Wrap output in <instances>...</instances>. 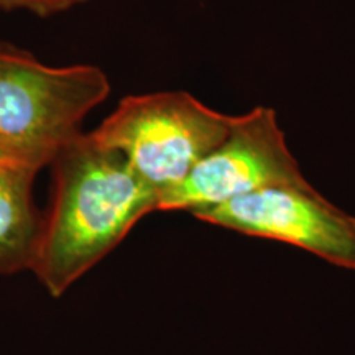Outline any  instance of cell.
Instances as JSON below:
<instances>
[{
    "label": "cell",
    "mask_w": 355,
    "mask_h": 355,
    "mask_svg": "<svg viewBox=\"0 0 355 355\" xmlns=\"http://www.w3.org/2000/svg\"><path fill=\"white\" fill-rule=\"evenodd\" d=\"M51 207L43 217L32 272L60 298L135 227L158 211V193L121 153L81 133L51 162Z\"/></svg>",
    "instance_id": "obj_1"
},
{
    "label": "cell",
    "mask_w": 355,
    "mask_h": 355,
    "mask_svg": "<svg viewBox=\"0 0 355 355\" xmlns=\"http://www.w3.org/2000/svg\"><path fill=\"white\" fill-rule=\"evenodd\" d=\"M109 92V79L97 66H48L0 46V144L42 170L81 135L86 115Z\"/></svg>",
    "instance_id": "obj_2"
},
{
    "label": "cell",
    "mask_w": 355,
    "mask_h": 355,
    "mask_svg": "<svg viewBox=\"0 0 355 355\" xmlns=\"http://www.w3.org/2000/svg\"><path fill=\"white\" fill-rule=\"evenodd\" d=\"M232 122L188 92L165 91L125 97L91 135L121 153L159 198L229 135Z\"/></svg>",
    "instance_id": "obj_3"
},
{
    "label": "cell",
    "mask_w": 355,
    "mask_h": 355,
    "mask_svg": "<svg viewBox=\"0 0 355 355\" xmlns=\"http://www.w3.org/2000/svg\"><path fill=\"white\" fill-rule=\"evenodd\" d=\"M272 107L234 115L229 135L158 198V211L194 212L273 186L308 184Z\"/></svg>",
    "instance_id": "obj_4"
},
{
    "label": "cell",
    "mask_w": 355,
    "mask_h": 355,
    "mask_svg": "<svg viewBox=\"0 0 355 355\" xmlns=\"http://www.w3.org/2000/svg\"><path fill=\"white\" fill-rule=\"evenodd\" d=\"M193 216L217 227L298 247L355 273V216L311 183L265 188Z\"/></svg>",
    "instance_id": "obj_5"
},
{
    "label": "cell",
    "mask_w": 355,
    "mask_h": 355,
    "mask_svg": "<svg viewBox=\"0 0 355 355\" xmlns=\"http://www.w3.org/2000/svg\"><path fill=\"white\" fill-rule=\"evenodd\" d=\"M38 171L24 162H0V275L33 266L43 227L32 194Z\"/></svg>",
    "instance_id": "obj_6"
},
{
    "label": "cell",
    "mask_w": 355,
    "mask_h": 355,
    "mask_svg": "<svg viewBox=\"0 0 355 355\" xmlns=\"http://www.w3.org/2000/svg\"><path fill=\"white\" fill-rule=\"evenodd\" d=\"M87 0H0L3 10H26L40 17H50L55 13L69 10Z\"/></svg>",
    "instance_id": "obj_7"
},
{
    "label": "cell",
    "mask_w": 355,
    "mask_h": 355,
    "mask_svg": "<svg viewBox=\"0 0 355 355\" xmlns=\"http://www.w3.org/2000/svg\"><path fill=\"white\" fill-rule=\"evenodd\" d=\"M0 162H21V159L17 158L15 155L10 152V150H7L6 146L0 144Z\"/></svg>",
    "instance_id": "obj_8"
}]
</instances>
